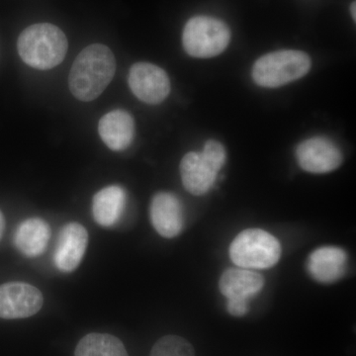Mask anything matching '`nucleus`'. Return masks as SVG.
<instances>
[{
    "instance_id": "1",
    "label": "nucleus",
    "mask_w": 356,
    "mask_h": 356,
    "mask_svg": "<svg viewBox=\"0 0 356 356\" xmlns=\"http://www.w3.org/2000/svg\"><path fill=\"white\" fill-rule=\"evenodd\" d=\"M115 70L116 60L108 47L90 44L77 56L70 70V92L81 102H92L111 83Z\"/></svg>"
},
{
    "instance_id": "2",
    "label": "nucleus",
    "mask_w": 356,
    "mask_h": 356,
    "mask_svg": "<svg viewBox=\"0 0 356 356\" xmlns=\"http://www.w3.org/2000/svg\"><path fill=\"white\" fill-rule=\"evenodd\" d=\"M17 50L26 65L40 70H51L65 60L67 39L57 26L38 23L21 33Z\"/></svg>"
},
{
    "instance_id": "3",
    "label": "nucleus",
    "mask_w": 356,
    "mask_h": 356,
    "mask_svg": "<svg viewBox=\"0 0 356 356\" xmlns=\"http://www.w3.org/2000/svg\"><path fill=\"white\" fill-rule=\"evenodd\" d=\"M311 65V58L304 51H273L262 56L254 63L252 79L262 88H280L306 76Z\"/></svg>"
},
{
    "instance_id": "4",
    "label": "nucleus",
    "mask_w": 356,
    "mask_h": 356,
    "mask_svg": "<svg viewBox=\"0 0 356 356\" xmlns=\"http://www.w3.org/2000/svg\"><path fill=\"white\" fill-rule=\"evenodd\" d=\"M229 257L236 266L245 269H268L280 261V241L261 229H248L238 234L229 245Z\"/></svg>"
},
{
    "instance_id": "5",
    "label": "nucleus",
    "mask_w": 356,
    "mask_h": 356,
    "mask_svg": "<svg viewBox=\"0 0 356 356\" xmlns=\"http://www.w3.org/2000/svg\"><path fill=\"white\" fill-rule=\"evenodd\" d=\"M231 41V30L224 21L210 16H195L184 26L182 43L185 51L194 58L216 57Z\"/></svg>"
},
{
    "instance_id": "6",
    "label": "nucleus",
    "mask_w": 356,
    "mask_h": 356,
    "mask_svg": "<svg viewBox=\"0 0 356 356\" xmlns=\"http://www.w3.org/2000/svg\"><path fill=\"white\" fill-rule=\"evenodd\" d=\"M128 83L136 97L147 104H159L170 92L168 74L149 63H137L131 67Z\"/></svg>"
},
{
    "instance_id": "7",
    "label": "nucleus",
    "mask_w": 356,
    "mask_h": 356,
    "mask_svg": "<svg viewBox=\"0 0 356 356\" xmlns=\"http://www.w3.org/2000/svg\"><path fill=\"white\" fill-rule=\"evenodd\" d=\"M43 294L38 288L24 282L0 285V318H25L36 315L43 307Z\"/></svg>"
},
{
    "instance_id": "8",
    "label": "nucleus",
    "mask_w": 356,
    "mask_h": 356,
    "mask_svg": "<svg viewBox=\"0 0 356 356\" xmlns=\"http://www.w3.org/2000/svg\"><path fill=\"white\" fill-rule=\"evenodd\" d=\"M300 168L311 173L334 172L343 163V156L332 140L314 137L302 142L296 149Z\"/></svg>"
},
{
    "instance_id": "9",
    "label": "nucleus",
    "mask_w": 356,
    "mask_h": 356,
    "mask_svg": "<svg viewBox=\"0 0 356 356\" xmlns=\"http://www.w3.org/2000/svg\"><path fill=\"white\" fill-rule=\"evenodd\" d=\"M88 243V234L83 225L69 222L65 225L54 254V261L58 270L70 273L76 270L83 261Z\"/></svg>"
},
{
    "instance_id": "10",
    "label": "nucleus",
    "mask_w": 356,
    "mask_h": 356,
    "mask_svg": "<svg viewBox=\"0 0 356 356\" xmlns=\"http://www.w3.org/2000/svg\"><path fill=\"white\" fill-rule=\"evenodd\" d=\"M149 217L154 229L163 238H175L184 229V207L177 196L170 192H159L154 196Z\"/></svg>"
},
{
    "instance_id": "11",
    "label": "nucleus",
    "mask_w": 356,
    "mask_h": 356,
    "mask_svg": "<svg viewBox=\"0 0 356 356\" xmlns=\"http://www.w3.org/2000/svg\"><path fill=\"white\" fill-rule=\"evenodd\" d=\"M348 254L337 247H322L314 250L307 261V270L318 282L332 283L341 280L346 270Z\"/></svg>"
},
{
    "instance_id": "12",
    "label": "nucleus",
    "mask_w": 356,
    "mask_h": 356,
    "mask_svg": "<svg viewBox=\"0 0 356 356\" xmlns=\"http://www.w3.org/2000/svg\"><path fill=\"white\" fill-rule=\"evenodd\" d=\"M98 133L110 149L125 151L132 144L135 136V121L125 110H113L100 119Z\"/></svg>"
},
{
    "instance_id": "13",
    "label": "nucleus",
    "mask_w": 356,
    "mask_h": 356,
    "mask_svg": "<svg viewBox=\"0 0 356 356\" xmlns=\"http://www.w3.org/2000/svg\"><path fill=\"white\" fill-rule=\"evenodd\" d=\"M182 184L192 195L202 196L212 188L218 172L203 158L201 153L185 154L179 166Z\"/></svg>"
},
{
    "instance_id": "14",
    "label": "nucleus",
    "mask_w": 356,
    "mask_h": 356,
    "mask_svg": "<svg viewBox=\"0 0 356 356\" xmlns=\"http://www.w3.org/2000/svg\"><path fill=\"white\" fill-rule=\"evenodd\" d=\"M264 286L261 273L245 268H229L219 280V289L227 300L248 301L259 294Z\"/></svg>"
},
{
    "instance_id": "15",
    "label": "nucleus",
    "mask_w": 356,
    "mask_h": 356,
    "mask_svg": "<svg viewBox=\"0 0 356 356\" xmlns=\"http://www.w3.org/2000/svg\"><path fill=\"white\" fill-rule=\"evenodd\" d=\"M127 193L119 185H110L95 194L92 200V214L95 222L102 227H112L123 214Z\"/></svg>"
},
{
    "instance_id": "16",
    "label": "nucleus",
    "mask_w": 356,
    "mask_h": 356,
    "mask_svg": "<svg viewBox=\"0 0 356 356\" xmlns=\"http://www.w3.org/2000/svg\"><path fill=\"white\" fill-rule=\"evenodd\" d=\"M50 238L48 222L41 218H30L18 226L14 242L21 254L27 257H36L43 254Z\"/></svg>"
},
{
    "instance_id": "17",
    "label": "nucleus",
    "mask_w": 356,
    "mask_h": 356,
    "mask_svg": "<svg viewBox=\"0 0 356 356\" xmlns=\"http://www.w3.org/2000/svg\"><path fill=\"white\" fill-rule=\"evenodd\" d=\"M74 356H129L125 346L109 334L92 332L77 344Z\"/></svg>"
},
{
    "instance_id": "18",
    "label": "nucleus",
    "mask_w": 356,
    "mask_h": 356,
    "mask_svg": "<svg viewBox=\"0 0 356 356\" xmlns=\"http://www.w3.org/2000/svg\"><path fill=\"white\" fill-rule=\"evenodd\" d=\"M149 356H195V351L184 337L170 334L154 343Z\"/></svg>"
},
{
    "instance_id": "19",
    "label": "nucleus",
    "mask_w": 356,
    "mask_h": 356,
    "mask_svg": "<svg viewBox=\"0 0 356 356\" xmlns=\"http://www.w3.org/2000/svg\"><path fill=\"white\" fill-rule=\"evenodd\" d=\"M203 158L210 163L211 166L219 172L226 163V149L221 143L215 140H209L206 142L203 151L201 152Z\"/></svg>"
},
{
    "instance_id": "20",
    "label": "nucleus",
    "mask_w": 356,
    "mask_h": 356,
    "mask_svg": "<svg viewBox=\"0 0 356 356\" xmlns=\"http://www.w3.org/2000/svg\"><path fill=\"white\" fill-rule=\"evenodd\" d=\"M227 310L234 317H243L248 311V301L243 300H228Z\"/></svg>"
},
{
    "instance_id": "21",
    "label": "nucleus",
    "mask_w": 356,
    "mask_h": 356,
    "mask_svg": "<svg viewBox=\"0 0 356 356\" xmlns=\"http://www.w3.org/2000/svg\"><path fill=\"white\" fill-rule=\"evenodd\" d=\"M4 228H6V220H4L3 214L0 211V240H1L2 235H3Z\"/></svg>"
},
{
    "instance_id": "22",
    "label": "nucleus",
    "mask_w": 356,
    "mask_h": 356,
    "mask_svg": "<svg viewBox=\"0 0 356 356\" xmlns=\"http://www.w3.org/2000/svg\"><path fill=\"white\" fill-rule=\"evenodd\" d=\"M351 16H353V20H356V4L355 1H353L350 6Z\"/></svg>"
}]
</instances>
